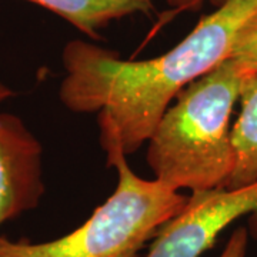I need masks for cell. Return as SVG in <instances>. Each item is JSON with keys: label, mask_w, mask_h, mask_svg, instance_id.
<instances>
[{"label": "cell", "mask_w": 257, "mask_h": 257, "mask_svg": "<svg viewBox=\"0 0 257 257\" xmlns=\"http://www.w3.org/2000/svg\"><path fill=\"white\" fill-rule=\"evenodd\" d=\"M257 15V0H227L199 20L173 49L147 60H123L84 40L63 49L59 97L74 113H97L106 153H135L187 84L230 59L236 37Z\"/></svg>", "instance_id": "6da1fadb"}, {"label": "cell", "mask_w": 257, "mask_h": 257, "mask_svg": "<svg viewBox=\"0 0 257 257\" xmlns=\"http://www.w3.org/2000/svg\"><path fill=\"white\" fill-rule=\"evenodd\" d=\"M246 69L227 59L187 84L147 140L146 162L169 189H224L234 170L231 114Z\"/></svg>", "instance_id": "7a4b0ae2"}, {"label": "cell", "mask_w": 257, "mask_h": 257, "mask_svg": "<svg viewBox=\"0 0 257 257\" xmlns=\"http://www.w3.org/2000/svg\"><path fill=\"white\" fill-rule=\"evenodd\" d=\"M106 155L107 165L117 170V186L82 226L45 243L0 236V257L138 256L166 221L183 209L189 196L136 175L119 149Z\"/></svg>", "instance_id": "3957f363"}, {"label": "cell", "mask_w": 257, "mask_h": 257, "mask_svg": "<svg viewBox=\"0 0 257 257\" xmlns=\"http://www.w3.org/2000/svg\"><path fill=\"white\" fill-rule=\"evenodd\" d=\"M244 214H251L250 233L257 239V182L237 189L193 192L183 209L157 231L146 257H200Z\"/></svg>", "instance_id": "277c9868"}, {"label": "cell", "mask_w": 257, "mask_h": 257, "mask_svg": "<svg viewBox=\"0 0 257 257\" xmlns=\"http://www.w3.org/2000/svg\"><path fill=\"white\" fill-rule=\"evenodd\" d=\"M15 96L0 83V103ZM43 149L23 120L0 113V226L37 207L43 193Z\"/></svg>", "instance_id": "5b68a950"}, {"label": "cell", "mask_w": 257, "mask_h": 257, "mask_svg": "<svg viewBox=\"0 0 257 257\" xmlns=\"http://www.w3.org/2000/svg\"><path fill=\"white\" fill-rule=\"evenodd\" d=\"M50 10L90 39L99 40L100 32L113 22L133 15H150L153 0H28Z\"/></svg>", "instance_id": "8992f818"}, {"label": "cell", "mask_w": 257, "mask_h": 257, "mask_svg": "<svg viewBox=\"0 0 257 257\" xmlns=\"http://www.w3.org/2000/svg\"><path fill=\"white\" fill-rule=\"evenodd\" d=\"M237 103L239 116L231 124L234 170L227 189L257 182V72L246 69Z\"/></svg>", "instance_id": "52a82bcc"}, {"label": "cell", "mask_w": 257, "mask_h": 257, "mask_svg": "<svg viewBox=\"0 0 257 257\" xmlns=\"http://www.w3.org/2000/svg\"><path fill=\"white\" fill-rule=\"evenodd\" d=\"M230 59L241 64L244 69L257 72V15L241 29L233 45Z\"/></svg>", "instance_id": "ba28073f"}, {"label": "cell", "mask_w": 257, "mask_h": 257, "mask_svg": "<svg viewBox=\"0 0 257 257\" xmlns=\"http://www.w3.org/2000/svg\"><path fill=\"white\" fill-rule=\"evenodd\" d=\"M248 231L246 227H237L231 233L219 257H246Z\"/></svg>", "instance_id": "9c48e42d"}, {"label": "cell", "mask_w": 257, "mask_h": 257, "mask_svg": "<svg viewBox=\"0 0 257 257\" xmlns=\"http://www.w3.org/2000/svg\"><path fill=\"white\" fill-rule=\"evenodd\" d=\"M166 2L176 12H196L202 9L204 3H210L213 6L219 8L227 0H166Z\"/></svg>", "instance_id": "30bf717a"}]
</instances>
